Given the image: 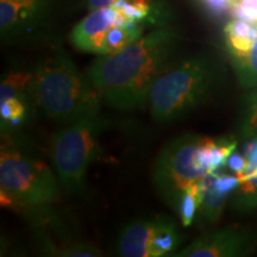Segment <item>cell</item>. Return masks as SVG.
<instances>
[{
  "instance_id": "6da1fadb",
  "label": "cell",
  "mask_w": 257,
  "mask_h": 257,
  "mask_svg": "<svg viewBox=\"0 0 257 257\" xmlns=\"http://www.w3.org/2000/svg\"><path fill=\"white\" fill-rule=\"evenodd\" d=\"M178 35L170 29H157L135 41L114 55H100L86 75L101 101L118 111H133L148 104L150 89L173 66Z\"/></svg>"
},
{
  "instance_id": "7a4b0ae2",
  "label": "cell",
  "mask_w": 257,
  "mask_h": 257,
  "mask_svg": "<svg viewBox=\"0 0 257 257\" xmlns=\"http://www.w3.org/2000/svg\"><path fill=\"white\" fill-rule=\"evenodd\" d=\"M50 165L38 148L23 135L15 130L2 131V206L22 214L30 208L55 204L62 188Z\"/></svg>"
},
{
  "instance_id": "3957f363",
  "label": "cell",
  "mask_w": 257,
  "mask_h": 257,
  "mask_svg": "<svg viewBox=\"0 0 257 257\" xmlns=\"http://www.w3.org/2000/svg\"><path fill=\"white\" fill-rule=\"evenodd\" d=\"M32 108L49 120L64 125L101 112L102 101L88 76L62 50L32 64Z\"/></svg>"
},
{
  "instance_id": "277c9868",
  "label": "cell",
  "mask_w": 257,
  "mask_h": 257,
  "mask_svg": "<svg viewBox=\"0 0 257 257\" xmlns=\"http://www.w3.org/2000/svg\"><path fill=\"white\" fill-rule=\"evenodd\" d=\"M224 81V70L206 55L178 60L150 89L148 104L157 123H175L210 102Z\"/></svg>"
},
{
  "instance_id": "5b68a950",
  "label": "cell",
  "mask_w": 257,
  "mask_h": 257,
  "mask_svg": "<svg viewBox=\"0 0 257 257\" xmlns=\"http://www.w3.org/2000/svg\"><path fill=\"white\" fill-rule=\"evenodd\" d=\"M108 125L107 118L99 112L62 125L51 136L49 161L61 188L69 197H81L86 192L88 168Z\"/></svg>"
},
{
  "instance_id": "8992f818",
  "label": "cell",
  "mask_w": 257,
  "mask_h": 257,
  "mask_svg": "<svg viewBox=\"0 0 257 257\" xmlns=\"http://www.w3.org/2000/svg\"><path fill=\"white\" fill-rule=\"evenodd\" d=\"M201 138L194 133L179 135L167 142L156 157L153 184L161 200L176 213L186 189L208 174L198 161Z\"/></svg>"
},
{
  "instance_id": "52a82bcc",
  "label": "cell",
  "mask_w": 257,
  "mask_h": 257,
  "mask_svg": "<svg viewBox=\"0 0 257 257\" xmlns=\"http://www.w3.org/2000/svg\"><path fill=\"white\" fill-rule=\"evenodd\" d=\"M53 205L34 207L22 213L42 250L56 257L102 256L101 250L81 236L72 220Z\"/></svg>"
},
{
  "instance_id": "ba28073f",
  "label": "cell",
  "mask_w": 257,
  "mask_h": 257,
  "mask_svg": "<svg viewBox=\"0 0 257 257\" xmlns=\"http://www.w3.org/2000/svg\"><path fill=\"white\" fill-rule=\"evenodd\" d=\"M181 242L182 236L174 218H137L121 227L117 239V253L123 257L172 256Z\"/></svg>"
},
{
  "instance_id": "9c48e42d",
  "label": "cell",
  "mask_w": 257,
  "mask_h": 257,
  "mask_svg": "<svg viewBox=\"0 0 257 257\" xmlns=\"http://www.w3.org/2000/svg\"><path fill=\"white\" fill-rule=\"evenodd\" d=\"M257 249V232L246 227H224L194 239L174 257H243Z\"/></svg>"
},
{
  "instance_id": "30bf717a",
  "label": "cell",
  "mask_w": 257,
  "mask_h": 257,
  "mask_svg": "<svg viewBox=\"0 0 257 257\" xmlns=\"http://www.w3.org/2000/svg\"><path fill=\"white\" fill-rule=\"evenodd\" d=\"M53 0H0L3 42H15L34 34L46 21Z\"/></svg>"
},
{
  "instance_id": "8fae6325",
  "label": "cell",
  "mask_w": 257,
  "mask_h": 257,
  "mask_svg": "<svg viewBox=\"0 0 257 257\" xmlns=\"http://www.w3.org/2000/svg\"><path fill=\"white\" fill-rule=\"evenodd\" d=\"M133 22L137 21L128 18L113 6L93 10L73 28L70 41L80 51L100 55L107 31L112 27H126Z\"/></svg>"
},
{
  "instance_id": "7c38bea8",
  "label": "cell",
  "mask_w": 257,
  "mask_h": 257,
  "mask_svg": "<svg viewBox=\"0 0 257 257\" xmlns=\"http://www.w3.org/2000/svg\"><path fill=\"white\" fill-rule=\"evenodd\" d=\"M32 76H34L32 66L24 67L18 63L9 66L2 74L0 101L9 100V99H18V100L30 106L32 112H34L30 98Z\"/></svg>"
},
{
  "instance_id": "4fadbf2b",
  "label": "cell",
  "mask_w": 257,
  "mask_h": 257,
  "mask_svg": "<svg viewBox=\"0 0 257 257\" xmlns=\"http://www.w3.org/2000/svg\"><path fill=\"white\" fill-rule=\"evenodd\" d=\"M217 174L208 173L200 180V212L201 219L207 224L216 223L223 214L229 194L218 191L216 186Z\"/></svg>"
},
{
  "instance_id": "5bb4252c",
  "label": "cell",
  "mask_w": 257,
  "mask_h": 257,
  "mask_svg": "<svg viewBox=\"0 0 257 257\" xmlns=\"http://www.w3.org/2000/svg\"><path fill=\"white\" fill-rule=\"evenodd\" d=\"M142 32L143 29L138 25V22H133L126 27H112L102 42L100 55H114L120 53L142 37Z\"/></svg>"
},
{
  "instance_id": "9a60e30c",
  "label": "cell",
  "mask_w": 257,
  "mask_h": 257,
  "mask_svg": "<svg viewBox=\"0 0 257 257\" xmlns=\"http://www.w3.org/2000/svg\"><path fill=\"white\" fill-rule=\"evenodd\" d=\"M240 87L250 91L257 87V40L248 53L231 56Z\"/></svg>"
},
{
  "instance_id": "2e32d148",
  "label": "cell",
  "mask_w": 257,
  "mask_h": 257,
  "mask_svg": "<svg viewBox=\"0 0 257 257\" xmlns=\"http://www.w3.org/2000/svg\"><path fill=\"white\" fill-rule=\"evenodd\" d=\"M257 128V87L250 89L242 98L237 120V130L240 136L250 140Z\"/></svg>"
},
{
  "instance_id": "e0dca14e",
  "label": "cell",
  "mask_w": 257,
  "mask_h": 257,
  "mask_svg": "<svg viewBox=\"0 0 257 257\" xmlns=\"http://www.w3.org/2000/svg\"><path fill=\"white\" fill-rule=\"evenodd\" d=\"M199 205H200V181L189 186L180 201L178 214L185 227L193 223L195 212L199 210Z\"/></svg>"
},
{
  "instance_id": "ac0fdd59",
  "label": "cell",
  "mask_w": 257,
  "mask_h": 257,
  "mask_svg": "<svg viewBox=\"0 0 257 257\" xmlns=\"http://www.w3.org/2000/svg\"><path fill=\"white\" fill-rule=\"evenodd\" d=\"M234 205L240 211H250L257 207V175L240 180Z\"/></svg>"
},
{
  "instance_id": "d6986e66",
  "label": "cell",
  "mask_w": 257,
  "mask_h": 257,
  "mask_svg": "<svg viewBox=\"0 0 257 257\" xmlns=\"http://www.w3.org/2000/svg\"><path fill=\"white\" fill-rule=\"evenodd\" d=\"M236 141L229 138L216 140L210 153V173H214L218 168L225 166L231 154L236 150Z\"/></svg>"
},
{
  "instance_id": "ffe728a7",
  "label": "cell",
  "mask_w": 257,
  "mask_h": 257,
  "mask_svg": "<svg viewBox=\"0 0 257 257\" xmlns=\"http://www.w3.org/2000/svg\"><path fill=\"white\" fill-rule=\"evenodd\" d=\"M114 9L128 18L140 22L149 15V3L148 0H117L113 5Z\"/></svg>"
},
{
  "instance_id": "44dd1931",
  "label": "cell",
  "mask_w": 257,
  "mask_h": 257,
  "mask_svg": "<svg viewBox=\"0 0 257 257\" xmlns=\"http://www.w3.org/2000/svg\"><path fill=\"white\" fill-rule=\"evenodd\" d=\"M239 185V179L236 176L231 175H217L216 178V186L218 191L225 194L231 195L234 189L238 187Z\"/></svg>"
},
{
  "instance_id": "7402d4cb",
  "label": "cell",
  "mask_w": 257,
  "mask_h": 257,
  "mask_svg": "<svg viewBox=\"0 0 257 257\" xmlns=\"http://www.w3.org/2000/svg\"><path fill=\"white\" fill-rule=\"evenodd\" d=\"M227 166L230 167L231 169L236 173L237 176L243 174L244 170H245L246 166H248V161H246L245 157H243L238 153H232L227 160Z\"/></svg>"
},
{
  "instance_id": "603a6c76",
  "label": "cell",
  "mask_w": 257,
  "mask_h": 257,
  "mask_svg": "<svg viewBox=\"0 0 257 257\" xmlns=\"http://www.w3.org/2000/svg\"><path fill=\"white\" fill-rule=\"evenodd\" d=\"M202 2L213 14H221L231 8V0H202Z\"/></svg>"
},
{
  "instance_id": "cb8c5ba5",
  "label": "cell",
  "mask_w": 257,
  "mask_h": 257,
  "mask_svg": "<svg viewBox=\"0 0 257 257\" xmlns=\"http://www.w3.org/2000/svg\"><path fill=\"white\" fill-rule=\"evenodd\" d=\"M117 0H87V8L93 11L96 9L110 8Z\"/></svg>"
},
{
  "instance_id": "d4e9b609",
  "label": "cell",
  "mask_w": 257,
  "mask_h": 257,
  "mask_svg": "<svg viewBox=\"0 0 257 257\" xmlns=\"http://www.w3.org/2000/svg\"><path fill=\"white\" fill-rule=\"evenodd\" d=\"M251 138H257V128H256L255 133H253V135H252V137H251Z\"/></svg>"
},
{
  "instance_id": "484cf974",
  "label": "cell",
  "mask_w": 257,
  "mask_h": 257,
  "mask_svg": "<svg viewBox=\"0 0 257 257\" xmlns=\"http://www.w3.org/2000/svg\"><path fill=\"white\" fill-rule=\"evenodd\" d=\"M255 8H256V11H257V0H255Z\"/></svg>"
}]
</instances>
